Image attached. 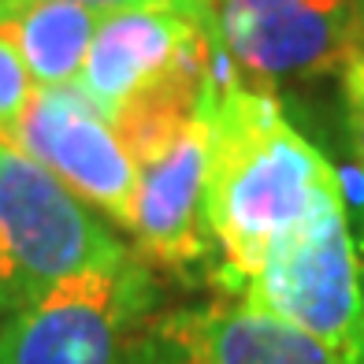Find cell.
<instances>
[{
	"label": "cell",
	"mask_w": 364,
	"mask_h": 364,
	"mask_svg": "<svg viewBox=\"0 0 364 364\" xmlns=\"http://www.w3.org/2000/svg\"><path fill=\"white\" fill-rule=\"evenodd\" d=\"M223 60L220 53L205 68L178 75L112 119L138 171L130 227L138 257L168 272H190L212 250L205 220L208 101L223 78Z\"/></svg>",
	"instance_id": "2"
},
{
	"label": "cell",
	"mask_w": 364,
	"mask_h": 364,
	"mask_svg": "<svg viewBox=\"0 0 364 364\" xmlns=\"http://www.w3.org/2000/svg\"><path fill=\"white\" fill-rule=\"evenodd\" d=\"M360 11H364V0H360Z\"/></svg>",
	"instance_id": "16"
},
{
	"label": "cell",
	"mask_w": 364,
	"mask_h": 364,
	"mask_svg": "<svg viewBox=\"0 0 364 364\" xmlns=\"http://www.w3.org/2000/svg\"><path fill=\"white\" fill-rule=\"evenodd\" d=\"M145 364H346L331 346L264 309L223 297L160 312Z\"/></svg>",
	"instance_id": "9"
},
{
	"label": "cell",
	"mask_w": 364,
	"mask_h": 364,
	"mask_svg": "<svg viewBox=\"0 0 364 364\" xmlns=\"http://www.w3.org/2000/svg\"><path fill=\"white\" fill-rule=\"evenodd\" d=\"M101 15L68 0H15L0 11L19 56L41 90L75 86Z\"/></svg>",
	"instance_id": "10"
},
{
	"label": "cell",
	"mask_w": 364,
	"mask_h": 364,
	"mask_svg": "<svg viewBox=\"0 0 364 364\" xmlns=\"http://www.w3.org/2000/svg\"><path fill=\"white\" fill-rule=\"evenodd\" d=\"M15 4V0H11ZM68 4H82V8H90L97 15H105V11H123V8H164V11H175L171 0H68ZM4 11V8H0Z\"/></svg>",
	"instance_id": "14"
},
{
	"label": "cell",
	"mask_w": 364,
	"mask_h": 364,
	"mask_svg": "<svg viewBox=\"0 0 364 364\" xmlns=\"http://www.w3.org/2000/svg\"><path fill=\"white\" fill-rule=\"evenodd\" d=\"M342 78V101H346V130H350L353 156L364 171V53L346 63Z\"/></svg>",
	"instance_id": "12"
},
{
	"label": "cell",
	"mask_w": 364,
	"mask_h": 364,
	"mask_svg": "<svg viewBox=\"0 0 364 364\" xmlns=\"http://www.w3.org/2000/svg\"><path fill=\"white\" fill-rule=\"evenodd\" d=\"M34 90H38V82H34V75H30L26 60L19 56L11 34L0 26V141L11 138V130L23 119Z\"/></svg>",
	"instance_id": "11"
},
{
	"label": "cell",
	"mask_w": 364,
	"mask_h": 364,
	"mask_svg": "<svg viewBox=\"0 0 364 364\" xmlns=\"http://www.w3.org/2000/svg\"><path fill=\"white\" fill-rule=\"evenodd\" d=\"M8 4H11V0H0V8H8Z\"/></svg>",
	"instance_id": "15"
},
{
	"label": "cell",
	"mask_w": 364,
	"mask_h": 364,
	"mask_svg": "<svg viewBox=\"0 0 364 364\" xmlns=\"http://www.w3.org/2000/svg\"><path fill=\"white\" fill-rule=\"evenodd\" d=\"M171 4H175V11L182 15V19L197 23L208 38L216 34V4H220V0H171ZM212 45H216V41H212Z\"/></svg>",
	"instance_id": "13"
},
{
	"label": "cell",
	"mask_w": 364,
	"mask_h": 364,
	"mask_svg": "<svg viewBox=\"0 0 364 364\" xmlns=\"http://www.w3.org/2000/svg\"><path fill=\"white\" fill-rule=\"evenodd\" d=\"M216 48L257 82L342 75L364 53L360 0H220Z\"/></svg>",
	"instance_id": "6"
},
{
	"label": "cell",
	"mask_w": 364,
	"mask_h": 364,
	"mask_svg": "<svg viewBox=\"0 0 364 364\" xmlns=\"http://www.w3.org/2000/svg\"><path fill=\"white\" fill-rule=\"evenodd\" d=\"M235 297L320 338L346 364H364V279L346 201L279 242Z\"/></svg>",
	"instance_id": "5"
},
{
	"label": "cell",
	"mask_w": 364,
	"mask_h": 364,
	"mask_svg": "<svg viewBox=\"0 0 364 364\" xmlns=\"http://www.w3.org/2000/svg\"><path fill=\"white\" fill-rule=\"evenodd\" d=\"M127 253L82 197L38 160L0 141V316L8 320L63 279Z\"/></svg>",
	"instance_id": "4"
},
{
	"label": "cell",
	"mask_w": 364,
	"mask_h": 364,
	"mask_svg": "<svg viewBox=\"0 0 364 364\" xmlns=\"http://www.w3.org/2000/svg\"><path fill=\"white\" fill-rule=\"evenodd\" d=\"M8 145L38 160L115 227H134L138 171L130 149L115 123L78 86H38Z\"/></svg>",
	"instance_id": "7"
},
{
	"label": "cell",
	"mask_w": 364,
	"mask_h": 364,
	"mask_svg": "<svg viewBox=\"0 0 364 364\" xmlns=\"http://www.w3.org/2000/svg\"><path fill=\"white\" fill-rule=\"evenodd\" d=\"M156 301L138 253L71 275L0 323V364H145Z\"/></svg>",
	"instance_id": "3"
},
{
	"label": "cell",
	"mask_w": 364,
	"mask_h": 364,
	"mask_svg": "<svg viewBox=\"0 0 364 364\" xmlns=\"http://www.w3.org/2000/svg\"><path fill=\"white\" fill-rule=\"evenodd\" d=\"M346 201L342 178L279 101L220 78L208 101L205 220L223 253L220 283L238 294L264 257L327 205Z\"/></svg>",
	"instance_id": "1"
},
{
	"label": "cell",
	"mask_w": 364,
	"mask_h": 364,
	"mask_svg": "<svg viewBox=\"0 0 364 364\" xmlns=\"http://www.w3.org/2000/svg\"><path fill=\"white\" fill-rule=\"evenodd\" d=\"M220 56L197 23L164 8H123L97 19L93 41L75 86L108 119L153 97L178 75Z\"/></svg>",
	"instance_id": "8"
}]
</instances>
